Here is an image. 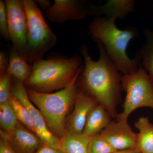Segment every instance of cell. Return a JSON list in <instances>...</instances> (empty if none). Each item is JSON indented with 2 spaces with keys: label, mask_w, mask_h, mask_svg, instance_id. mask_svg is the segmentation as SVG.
Listing matches in <instances>:
<instances>
[{
  "label": "cell",
  "mask_w": 153,
  "mask_h": 153,
  "mask_svg": "<svg viewBox=\"0 0 153 153\" xmlns=\"http://www.w3.org/2000/svg\"><path fill=\"white\" fill-rule=\"evenodd\" d=\"M94 41L100 54L99 59L97 61L92 60L87 47H81L85 65L79 75V84L81 91L94 97L112 118H116L118 114L117 106L121 98L122 75L109 58L104 45L98 40Z\"/></svg>",
  "instance_id": "6da1fadb"
},
{
  "label": "cell",
  "mask_w": 153,
  "mask_h": 153,
  "mask_svg": "<svg viewBox=\"0 0 153 153\" xmlns=\"http://www.w3.org/2000/svg\"><path fill=\"white\" fill-rule=\"evenodd\" d=\"M116 17H95L89 26V31L94 40L104 45L109 58L118 71L124 74L137 71L141 60L138 53L134 58L127 55L126 49L132 39L137 37V30L133 27L123 30L117 27Z\"/></svg>",
  "instance_id": "7a4b0ae2"
},
{
  "label": "cell",
  "mask_w": 153,
  "mask_h": 153,
  "mask_svg": "<svg viewBox=\"0 0 153 153\" xmlns=\"http://www.w3.org/2000/svg\"><path fill=\"white\" fill-rule=\"evenodd\" d=\"M82 60L78 55L68 59H43L33 64L32 74L24 83L27 88L50 93L68 86L82 70Z\"/></svg>",
  "instance_id": "3957f363"
},
{
  "label": "cell",
  "mask_w": 153,
  "mask_h": 153,
  "mask_svg": "<svg viewBox=\"0 0 153 153\" xmlns=\"http://www.w3.org/2000/svg\"><path fill=\"white\" fill-rule=\"evenodd\" d=\"M81 71L68 86L53 93H42L26 87L30 100L43 114L51 132L59 138L66 132V116L74 105L76 80Z\"/></svg>",
  "instance_id": "277c9868"
},
{
  "label": "cell",
  "mask_w": 153,
  "mask_h": 153,
  "mask_svg": "<svg viewBox=\"0 0 153 153\" xmlns=\"http://www.w3.org/2000/svg\"><path fill=\"white\" fill-rule=\"evenodd\" d=\"M23 1L27 22L26 56L28 63L32 64L42 59L44 54L55 46L57 38L45 22L36 2Z\"/></svg>",
  "instance_id": "5b68a950"
},
{
  "label": "cell",
  "mask_w": 153,
  "mask_h": 153,
  "mask_svg": "<svg viewBox=\"0 0 153 153\" xmlns=\"http://www.w3.org/2000/svg\"><path fill=\"white\" fill-rule=\"evenodd\" d=\"M121 85L126 96L123 111L118 114L117 120L127 121L131 114L140 108L153 109V79L141 63L136 72L122 75Z\"/></svg>",
  "instance_id": "8992f818"
},
{
  "label": "cell",
  "mask_w": 153,
  "mask_h": 153,
  "mask_svg": "<svg viewBox=\"0 0 153 153\" xmlns=\"http://www.w3.org/2000/svg\"><path fill=\"white\" fill-rule=\"evenodd\" d=\"M11 93L27 109L35 125L36 135L43 143L52 147L61 149V140L49 129L43 114L29 98L24 83L13 77Z\"/></svg>",
  "instance_id": "52a82bcc"
},
{
  "label": "cell",
  "mask_w": 153,
  "mask_h": 153,
  "mask_svg": "<svg viewBox=\"0 0 153 153\" xmlns=\"http://www.w3.org/2000/svg\"><path fill=\"white\" fill-rule=\"evenodd\" d=\"M5 3L9 40L12 42L13 47L26 57L27 22L23 0H6Z\"/></svg>",
  "instance_id": "ba28073f"
},
{
  "label": "cell",
  "mask_w": 153,
  "mask_h": 153,
  "mask_svg": "<svg viewBox=\"0 0 153 153\" xmlns=\"http://www.w3.org/2000/svg\"><path fill=\"white\" fill-rule=\"evenodd\" d=\"M85 3L78 0H55L46 10V16L50 22L57 24L83 19L88 16L90 6Z\"/></svg>",
  "instance_id": "9c48e42d"
},
{
  "label": "cell",
  "mask_w": 153,
  "mask_h": 153,
  "mask_svg": "<svg viewBox=\"0 0 153 153\" xmlns=\"http://www.w3.org/2000/svg\"><path fill=\"white\" fill-rule=\"evenodd\" d=\"M100 134L117 151L136 148L137 134L128 121H111Z\"/></svg>",
  "instance_id": "30bf717a"
},
{
  "label": "cell",
  "mask_w": 153,
  "mask_h": 153,
  "mask_svg": "<svg viewBox=\"0 0 153 153\" xmlns=\"http://www.w3.org/2000/svg\"><path fill=\"white\" fill-rule=\"evenodd\" d=\"M98 104L94 97L82 91H77L74 108L67 120L66 132L82 134L88 115Z\"/></svg>",
  "instance_id": "8fae6325"
},
{
  "label": "cell",
  "mask_w": 153,
  "mask_h": 153,
  "mask_svg": "<svg viewBox=\"0 0 153 153\" xmlns=\"http://www.w3.org/2000/svg\"><path fill=\"white\" fill-rule=\"evenodd\" d=\"M10 135L11 145L16 153H36L44 144L20 123Z\"/></svg>",
  "instance_id": "7c38bea8"
},
{
  "label": "cell",
  "mask_w": 153,
  "mask_h": 153,
  "mask_svg": "<svg viewBox=\"0 0 153 153\" xmlns=\"http://www.w3.org/2000/svg\"><path fill=\"white\" fill-rule=\"evenodd\" d=\"M134 1L131 0H109L102 6H89L88 16L96 17L105 15L108 17L122 19L134 10Z\"/></svg>",
  "instance_id": "4fadbf2b"
},
{
  "label": "cell",
  "mask_w": 153,
  "mask_h": 153,
  "mask_svg": "<svg viewBox=\"0 0 153 153\" xmlns=\"http://www.w3.org/2000/svg\"><path fill=\"white\" fill-rule=\"evenodd\" d=\"M8 56L7 71L13 77L25 83L32 74L33 65L28 63L26 57L13 46L10 47Z\"/></svg>",
  "instance_id": "5bb4252c"
},
{
  "label": "cell",
  "mask_w": 153,
  "mask_h": 153,
  "mask_svg": "<svg viewBox=\"0 0 153 153\" xmlns=\"http://www.w3.org/2000/svg\"><path fill=\"white\" fill-rule=\"evenodd\" d=\"M112 118L104 107L98 104L88 115L82 134L91 138L100 133L111 121Z\"/></svg>",
  "instance_id": "9a60e30c"
},
{
  "label": "cell",
  "mask_w": 153,
  "mask_h": 153,
  "mask_svg": "<svg viewBox=\"0 0 153 153\" xmlns=\"http://www.w3.org/2000/svg\"><path fill=\"white\" fill-rule=\"evenodd\" d=\"M137 134L136 149L140 153H153V124L149 118L142 117L135 123Z\"/></svg>",
  "instance_id": "2e32d148"
},
{
  "label": "cell",
  "mask_w": 153,
  "mask_h": 153,
  "mask_svg": "<svg viewBox=\"0 0 153 153\" xmlns=\"http://www.w3.org/2000/svg\"><path fill=\"white\" fill-rule=\"evenodd\" d=\"M90 138L83 134H73L66 132L61 139V149L63 153H88Z\"/></svg>",
  "instance_id": "e0dca14e"
},
{
  "label": "cell",
  "mask_w": 153,
  "mask_h": 153,
  "mask_svg": "<svg viewBox=\"0 0 153 153\" xmlns=\"http://www.w3.org/2000/svg\"><path fill=\"white\" fill-rule=\"evenodd\" d=\"M144 33L146 41L138 53L142 60V66L153 79V30L145 29Z\"/></svg>",
  "instance_id": "ac0fdd59"
},
{
  "label": "cell",
  "mask_w": 153,
  "mask_h": 153,
  "mask_svg": "<svg viewBox=\"0 0 153 153\" xmlns=\"http://www.w3.org/2000/svg\"><path fill=\"white\" fill-rule=\"evenodd\" d=\"M18 120L10 102L0 104V124L4 131L10 134L19 123Z\"/></svg>",
  "instance_id": "d6986e66"
},
{
  "label": "cell",
  "mask_w": 153,
  "mask_h": 153,
  "mask_svg": "<svg viewBox=\"0 0 153 153\" xmlns=\"http://www.w3.org/2000/svg\"><path fill=\"white\" fill-rule=\"evenodd\" d=\"M9 102L16 113L18 120L24 125L27 129L36 134V128L33 119L25 105L13 95H11Z\"/></svg>",
  "instance_id": "ffe728a7"
},
{
  "label": "cell",
  "mask_w": 153,
  "mask_h": 153,
  "mask_svg": "<svg viewBox=\"0 0 153 153\" xmlns=\"http://www.w3.org/2000/svg\"><path fill=\"white\" fill-rule=\"evenodd\" d=\"M88 152V153H112L117 151L99 133L90 138Z\"/></svg>",
  "instance_id": "44dd1931"
},
{
  "label": "cell",
  "mask_w": 153,
  "mask_h": 153,
  "mask_svg": "<svg viewBox=\"0 0 153 153\" xmlns=\"http://www.w3.org/2000/svg\"><path fill=\"white\" fill-rule=\"evenodd\" d=\"M0 76V104H2L10 101L13 76L7 71Z\"/></svg>",
  "instance_id": "7402d4cb"
},
{
  "label": "cell",
  "mask_w": 153,
  "mask_h": 153,
  "mask_svg": "<svg viewBox=\"0 0 153 153\" xmlns=\"http://www.w3.org/2000/svg\"><path fill=\"white\" fill-rule=\"evenodd\" d=\"M0 34L6 40H9L7 15L5 1H0Z\"/></svg>",
  "instance_id": "603a6c76"
},
{
  "label": "cell",
  "mask_w": 153,
  "mask_h": 153,
  "mask_svg": "<svg viewBox=\"0 0 153 153\" xmlns=\"http://www.w3.org/2000/svg\"><path fill=\"white\" fill-rule=\"evenodd\" d=\"M0 153H16L10 143V135L1 131Z\"/></svg>",
  "instance_id": "cb8c5ba5"
},
{
  "label": "cell",
  "mask_w": 153,
  "mask_h": 153,
  "mask_svg": "<svg viewBox=\"0 0 153 153\" xmlns=\"http://www.w3.org/2000/svg\"><path fill=\"white\" fill-rule=\"evenodd\" d=\"M9 65V56L4 51L0 52V74L5 73L7 70Z\"/></svg>",
  "instance_id": "d4e9b609"
},
{
  "label": "cell",
  "mask_w": 153,
  "mask_h": 153,
  "mask_svg": "<svg viewBox=\"0 0 153 153\" xmlns=\"http://www.w3.org/2000/svg\"><path fill=\"white\" fill-rule=\"evenodd\" d=\"M36 153H63V152L61 149L52 147L44 144Z\"/></svg>",
  "instance_id": "484cf974"
},
{
  "label": "cell",
  "mask_w": 153,
  "mask_h": 153,
  "mask_svg": "<svg viewBox=\"0 0 153 153\" xmlns=\"http://www.w3.org/2000/svg\"><path fill=\"white\" fill-rule=\"evenodd\" d=\"M36 2L38 3L42 9L46 10L52 5L51 3L47 0H38V1H36Z\"/></svg>",
  "instance_id": "4316f807"
},
{
  "label": "cell",
  "mask_w": 153,
  "mask_h": 153,
  "mask_svg": "<svg viewBox=\"0 0 153 153\" xmlns=\"http://www.w3.org/2000/svg\"><path fill=\"white\" fill-rule=\"evenodd\" d=\"M112 153H140V152L136 148H135V149L127 150L117 151Z\"/></svg>",
  "instance_id": "83f0119b"
}]
</instances>
